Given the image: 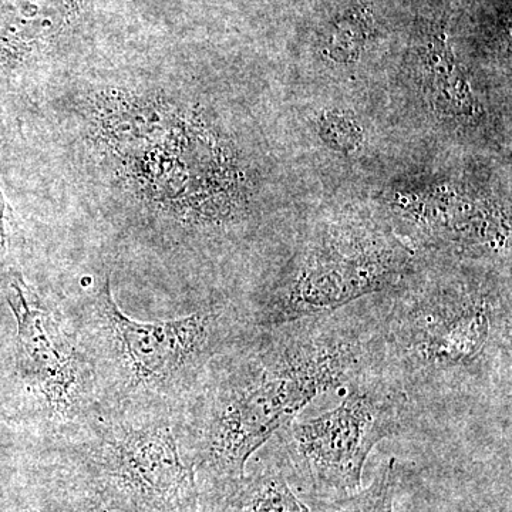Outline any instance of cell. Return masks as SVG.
Here are the masks:
<instances>
[{
  "label": "cell",
  "instance_id": "cell-10",
  "mask_svg": "<svg viewBox=\"0 0 512 512\" xmlns=\"http://www.w3.org/2000/svg\"><path fill=\"white\" fill-rule=\"evenodd\" d=\"M316 131L326 147L343 156H355L365 143V131L353 113L323 109L316 117Z\"/></svg>",
  "mask_w": 512,
  "mask_h": 512
},
{
  "label": "cell",
  "instance_id": "cell-11",
  "mask_svg": "<svg viewBox=\"0 0 512 512\" xmlns=\"http://www.w3.org/2000/svg\"><path fill=\"white\" fill-rule=\"evenodd\" d=\"M10 208L3 192L0 191V247L5 248L6 245V222L9 220Z\"/></svg>",
  "mask_w": 512,
  "mask_h": 512
},
{
  "label": "cell",
  "instance_id": "cell-2",
  "mask_svg": "<svg viewBox=\"0 0 512 512\" xmlns=\"http://www.w3.org/2000/svg\"><path fill=\"white\" fill-rule=\"evenodd\" d=\"M507 265V264H503ZM497 262L417 269L376 295L375 367L417 416L511 392L510 274Z\"/></svg>",
  "mask_w": 512,
  "mask_h": 512
},
{
  "label": "cell",
  "instance_id": "cell-7",
  "mask_svg": "<svg viewBox=\"0 0 512 512\" xmlns=\"http://www.w3.org/2000/svg\"><path fill=\"white\" fill-rule=\"evenodd\" d=\"M258 468L232 483L198 490L200 512H312L293 490L274 440Z\"/></svg>",
  "mask_w": 512,
  "mask_h": 512
},
{
  "label": "cell",
  "instance_id": "cell-1",
  "mask_svg": "<svg viewBox=\"0 0 512 512\" xmlns=\"http://www.w3.org/2000/svg\"><path fill=\"white\" fill-rule=\"evenodd\" d=\"M376 299L256 329L202 393L190 463L201 488L245 476L249 458L316 397L375 366Z\"/></svg>",
  "mask_w": 512,
  "mask_h": 512
},
{
  "label": "cell",
  "instance_id": "cell-6",
  "mask_svg": "<svg viewBox=\"0 0 512 512\" xmlns=\"http://www.w3.org/2000/svg\"><path fill=\"white\" fill-rule=\"evenodd\" d=\"M92 466L97 493L117 510L200 512L197 478L170 430L110 441Z\"/></svg>",
  "mask_w": 512,
  "mask_h": 512
},
{
  "label": "cell",
  "instance_id": "cell-4",
  "mask_svg": "<svg viewBox=\"0 0 512 512\" xmlns=\"http://www.w3.org/2000/svg\"><path fill=\"white\" fill-rule=\"evenodd\" d=\"M346 387L336 409L295 419L272 439L293 490L308 505L359 491L373 448L409 430L417 419L402 387L383 373L370 370Z\"/></svg>",
  "mask_w": 512,
  "mask_h": 512
},
{
  "label": "cell",
  "instance_id": "cell-9",
  "mask_svg": "<svg viewBox=\"0 0 512 512\" xmlns=\"http://www.w3.org/2000/svg\"><path fill=\"white\" fill-rule=\"evenodd\" d=\"M396 488L397 461L389 458L365 490L333 500L316 501L309 504V508L312 512H394Z\"/></svg>",
  "mask_w": 512,
  "mask_h": 512
},
{
  "label": "cell",
  "instance_id": "cell-3",
  "mask_svg": "<svg viewBox=\"0 0 512 512\" xmlns=\"http://www.w3.org/2000/svg\"><path fill=\"white\" fill-rule=\"evenodd\" d=\"M421 266L419 252L365 218L320 222L301 235L252 313L254 329L348 308L392 291Z\"/></svg>",
  "mask_w": 512,
  "mask_h": 512
},
{
  "label": "cell",
  "instance_id": "cell-5",
  "mask_svg": "<svg viewBox=\"0 0 512 512\" xmlns=\"http://www.w3.org/2000/svg\"><path fill=\"white\" fill-rule=\"evenodd\" d=\"M96 306L116 342L128 387L136 390H167L197 383L217 355L241 340V326L252 328L248 320L222 308L202 309L170 322H134L117 308L109 281Z\"/></svg>",
  "mask_w": 512,
  "mask_h": 512
},
{
  "label": "cell",
  "instance_id": "cell-8",
  "mask_svg": "<svg viewBox=\"0 0 512 512\" xmlns=\"http://www.w3.org/2000/svg\"><path fill=\"white\" fill-rule=\"evenodd\" d=\"M373 33V18L366 6H352L330 22L322 39V53L333 63H355Z\"/></svg>",
  "mask_w": 512,
  "mask_h": 512
}]
</instances>
